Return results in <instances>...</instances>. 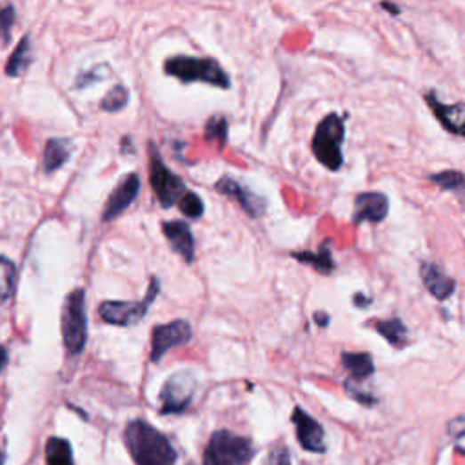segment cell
<instances>
[{
	"label": "cell",
	"mask_w": 465,
	"mask_h": 465,
	"mask_svg": "<svg viewBox=\"0 0 465 465\" xmlns=\"http://www.w3.org/2000/svg\"><path fill=\"white\" fill-rule=\"evenodd\" d=\"M226 139H228V120L222 115L211 116L205 124V140L219 142L220 146H224Z\"/></svg>",
	"instance_id": "25"
},
{
	"label": "cell",
	"mask_w": 465,
	"mask_h": 465,
	"mask_svg": "<svg viewBox=\"0 0 465 465\" xmlns=\"http://www.w3.org/2000/svg\"><path fill=\"white\" fill-rule=\"evenodd\" d=\"M3 463H4V453L0 451V465H3Z\"/></svg>",
	"instance_id": "34"
},
{
	"label": "cell",
	"mask_w": 465,
	"mask_h": 465,
	"mask_svg": "<svg viewBox=\"0 0 465 465\" xmlns=\"http://www.w3.org/2000/svg\"><path fill=\"white\" fill-rule=\"evenodd\" d=\"M266 465H291V456H289V451L285 447H275L268 460H266Z\"/></svg>",
	"instance_id": "30"
},
{
	"label": "cell",
	"mask_w": 465,
	"mask_h": 465,
	"mask_svg": "<svg viewBox=\"0 0 465 465\" xmlns=\"http://www.w3.org/2000/svg\"><path fill=\"white\" fill-rule=\"evenodd\" d=\"M382 6H384L386 10H389L391 13H395V15H398V13H400V10H398L397 6H391V4H382Z\"/></svg>",
	"instance_id": "33"
},
{
	"label": "cell",
	"mask_w": 465,
	"mask_h": 465,
	"mask_svg": "<svg viewBox=\"0 0 465 465\" xmlns=\"http://www.w3.org/2000/svg\"><path fill=\"white\" fill-rule=\"evenodd\" d=\"M46 465H75L73 451L68 440L64 438H50L46 444Z\"/></svg>",
	"instance_id": "21"
},
{
	"label": "cell",
	"mask_w": 465,
	"mask_h": 465,
	"mask_svg": "<svg viewBox=\"0 0 465 465\" xmlns=\"http://www.w3.org/2000/svg\"><path fill=\"white\" fill-rule=\"evenodd\" d=\"M342 364L351 373L353 382H362L374 373V362L369 353H344Z\"/></svg>",
	"instance_id": "19"
},
{
	"label": "cell",
	"mask_w": 465,
	"mask_h": 465,
	"mask_svg": "<svg viewBox=\"0 0 465 465\" xmlns=\"http://www.w3.org/2000/svg\"><path fill=\"white\" fill-rule=\"evenodd\" d=\"M293 424H294V428H297V438L306 451H309V453L325 451L324 428L311 414H308L304 409L297 407L293 413Z\"/></svg>",
	"instance_id": "12"
},
{
	"label": "cell",
	"mask_w": 465,
	"mask_h": 465,
	"mask_svg": "<svg viewBox=\"0 0 465 465\" xmlns=\"http://www.w3.org/2000/svg\"><path fill=\"white\" fill-rule=\"evenodd\" d=\"M196 391V380L189 371H180L173 374L164 384L160 391V402H162V414H172V413H184Z\"/></svg>",
	"instance_id": "8"
},
{
	"label": "cell",
	"mask_w": 465,
	"mask_h": 465,
	"mask_svg": "<svg viewBox=\"0 0 465 465\" xmlns=\"http://www.w3.org/2000/svg\"><path fill=\"white\" fill-rule=\"evenodd\" d=\"M426 100H428L429 108L433 109L435 116L442 122V125L447 132H451L453 135H458V137L463 133V104L461 102L453 104V106L442 104L435 92L428 93Z\"/></svg>",
	"instance_id": "16"
},
{
	"label": "cell",
	"mask_w": 465,
	"mask_h": 465,
	"mask_svg": "<svg viewBox=\"0 0 465 465\" xmlns=\"http://www.w3.org/2000/svg\"><path fill=\"white\" fill-rule=\"evenodd\" d=\"M6 364H8V351H6V348L0 346V373L4 371Z\"/></svg>",
	"instance_id": "31"
},
{
	"label": "cell",
	"mask_w": 465,
	"mask_h": 465,
	"mask_svg": "<svg viewBox=\"0 0 465 465\" xmlns=\"http://www.w3.org/2000/svg\"><path fill=\"white\" fill-rule=\"evenodd\" d=\"M69 153H71L69 140H64V139L48 140L46 149H44L46 173H53V172H57L59 167H62L66 164V160L69 158Z\"/></svg>",
	"instance_id": "18"
},
{
	"label": "cell",
	"mask_w": 465,
	"mask_h": 465,
	"mask_svg": "<svg viewBox=\"0 0 465 465\" xmlns=\"http://www.w3.org/2000/svg\"><path fill=\"white\" fill-rule=\"evenodd\" d=\"M388 213H389V200L384 193H378V191L360 193L355 200L353 222L355 224H362V222L378 224L388 217Z\"/></svg>",
	"instance_id": "11"
},
{
	"label": "cell",
	"mask_w": 465,
	"mask_h": 465,
	"mask_svg": "<svg viewBox=\"0 0 465 465\" xmlns=\"http://www.w3.org/2000/svg\"><path fill=\"white\" fill-rule=\"evenodd\" d=\"M253 449L247 438L229 431H219L209 440L204 465H240L251 460Z\"/></svg>",
	"instance_id": "7"
},
{
	"label": "cell",
	"mask_w": 465,
	"mask_h": 465,
	"mask_svg": "<svg viewBox=\"0 0 465 465\" xmlns=\"http://www.w3.org/2000/svg\"><path fill=\"white\" fill-rule=\"evenodd\" d=\"M191 338L193 327L188 320H173L156 325L151 333V360L160 362L169 349L188 344Z\"/></svg>",
	"instance_id": "9"
},
{
	"label": "cell",
	"mask_w": 465,
	"mask_h": 465,
	"mask_svg": "<svg viewBox=\"0 0 465 465\" xmlns=\"http://www.w3.org/2000/svg\"><path fill=\"white\" fill-rule=\"evenodd\" d=\"M164 71L169 76H175L182 82H205L211 86H217L220 90H229L231 78L224 71V68L211 57H186L177 55L169 57L164 64Z\"/></svg>",
	"instance_id": "2"
},
{
	"label": "cell",
	"mask_w": 465,
	"mask_h": 465,
	"mask_svg": "<svg viewBox=\"0 0 465 465\" xmlns=\"http://www.w3.org/2000/svg\"><path fill=\"white\" fill-rule=\"evenodd\" d=\"M215 188H217L219 193L235 198L251 219H259V217L264 213V209H266L264 200H262L259 195L249 191L247 188H244V186H242L240 182H237L235 179L224 175V177L215 184Z\"/></svg>",
	"instance_id": "13"
},
{
	"label": "cell",
	"mask_w": 465,
	"mask_h": 465,
	"mask_svg": "<svg viewBox=\"0 0 465 465\" xmlns=\"http://www.w3.org/2000/svg\"><path fill=\"white\" fill-rule=\"evenodd\" d=\"M293 257L301 261L302 264H308V266H313L317 271L324 273V275H329L333 269H334V261L331 257V249L325 245H322L317 253H311V251H304V253H293Z\"/></svg>",
	"instance_id": "20"
},
{
	"label": "cell",
	"mask_w": 465,
	"mask_h": 465,
	"mask_svg": "<svg viewBox=\"0 0 465 465\" xmlns=\"http://www.w3.org/2000/svg\"><path fill=\"white\" fill-rule=\"evenodd\" d=\"M346 139V116L329 113L313 137V155L329 172H338L344 164L342 144Z\"/></svg>",
	"instance_id": "3"
},
{
	"label": "cell",
	"mask_w": 465,
	"mask_h": 465,
	"mask_svg": "<svg viewBox=\"0 0 465 465\" xmlns=\"http://www.w3.org/2000/svg\"><path fill=\"white\" fill-rule=\"evenodd\" d=\"M158 293H160V280L156 277H153L149 282V289L142 301H139V302L108 301V302L100 304L99 315L106 324H111V325L128 327V325L139 324L148 315L149 306L155 302Z\"/></svg>",
	"instance_id": "5"
},
{
	"label": "cell",
	"mask_w": 465,
	"mask_h": 465,
	"mask_svg": "<svg viewBox=\"0 0 465 465\" xmlns=\"http://www.w3.org/2000/svg\"><path fill=\"white\" fill-rule=\"evenodd\" d=\"M315 320H317L318 325L325 327L329 324V315L327 313H315Z\"/></svg>",
	"instance_id": "32"
},
{
	"label": "cell",
	"mask_w": 465,
	"mask_h": 465,
	"mask_svg": "<svg viewBox=\"0 0 465 465\" xmlns=\"http://www.w3.org/2000/svg\"><path fill=\"white\" fill-rule=\"evenodd\" d=\"M125 447L137 465H175L177 453L158 429L144 420H133L124 433Z\"/></svg>",
	"instance_id": "1"
},
{
	"label": "cell",
	"mask_w": 465,
	"mask_h": 465,
	"mask_svg": "<svg viewBox=\"0 0 465 465\" xmlns=\"http://www.w3.org/2000/svg\"><path fill=\"white\" fill-rule=\"evenodd\" d=\"M162 229L167 242L172 244V249L179 253L188 264H191L195 261V238L189 224L182 220H172V222H164Z\"/></svg>",
	"instance_id": "14"
},
{
	"label": "cell",
	"mask_w": 465,
	"mask_h": 465,
	"mask_svg": "<svg viewBox=\"0 0 465 465\" xmlns=\"http://www.w3.org/2000/svg\"><path fill=\"white\" fill-rule=\"evenodd\" d=\"M179 207L182 211V215H186L188 219H200L204 215V202L200 200V196L193 191H188L180 202Z\"/></svg>",
	"instance_id": "27"
},
{
	"label": "cell",
	"mask_w": 465,
	"mask_h": 465,
	"mask_svg": "<svg viewBox=\"0 0 465 465\" xmlns=\"http://www.w3.org/2000/svg\"><path fill=\"white\" fill-rule=\"evenodd\" d=\"M15 285H17L15 264L6 257H0V304L8 302L13 297Z\"/></svg>",
	"instance_id": "22"
},
{
	"label": "cell",
	"mask_w": 465,
	"mask_h": 465,
	"mask_svg": "<svg viewBox=\"0 0 465 465\" xmlns=\"http://www.w3.org/2000/svg\"><path fill=\"white\" fill-rule=\"evenodd\" d=\"M29 64H31V44H29V36H24L17 50L13 52L10 62L6 64V73L10 76H19L28 69Z\"/></svg>",
	"instance_id": "23"
},
{
	"label": "cell",
	"mask_w": 465,
	"mask_h": 465,
	"mask_svg": "<svg viewBox=\"0 0 465 465\" xmlns=\"http://www.w3.org/2000/svg\"><path fill=\"white\" fill-rule=\"evenodd\" d=\"M62 341L69 355H80L88 342L86 293L75 289L68 294L62 309Z\"/></svg>",
	"instance_id": "4"
},
{
	"label": "cell",
	"mask_w": 465,
	"mask_h": 465,
	"mask_svg": "<svg viewBox=\"0 0 465 465\" xmlns=\"http://www.w3.org/2000/svg\"><path fill=\"white\" fill-rule=\"evenodd\" d=\"M420 277L424 280V285L428 291L438 301H447L456 289L454 278L447 277L438 266L431 262H421L420 264Z\"/></svg>",
	"instance_id": "15"
},
{
	"label": "cell",
	"mask_w": 465,
	"mask_h": 465,
	"mask_svg": "<svg viewBox=\"0 0 465 465\" xmlns=\"http://www.w3.org/2000/svg\"><path fill=\"white\" fill-rule=\"evenodd\" d=\"M431 182L440 186L444 191H461L463 188V175L460 172H442L433 173L428 177Z\"/></svg>",
	"instance_id": "26"
},
{
	"label": "cell",
	"mask_w": 465,
	"mask_h": 465,
	"mask_svg": "<svg viewBox=\"0 0 465 465\" xmlns=\"http://www.w3.org/2000/svg\"><path fill=\"white\" fill-rule=\"evenodd\" d=\"M13 22H15V8L4 6L0 10V42H3V44H8L12 38Z\"/></svg>",
	"instance_id": "28"
},
{
	"label": "cell",
	"mask_w": 465,
	"mask_h": 465,
	"mask_svg": "<svg viewBox=\"0 0 465 465\" xmlns=\"http://www.w3.org/2000/svg\"><path fill=\"white\" fill-rule=\"evenodd\" d=\"M149 151H151L149 182H151L153 193H155L156 200L160 202V205L164 209H169V207H173L175 204H179L180 198L188 193L186 184L182 182V179L179 175H175L172 169H169L164 164L155 144H151Z\"/></svg>",
	"instance_id": "6"
},
{
	"label": "cell",
	"mask_w": 465,
	"mask_h": 465,
	"mask_svg": "<svg viewBox=\"0 0 465 465\" xmlns=\"http://www.w3.org/2000/svg\"><path fill=\"white\" fill-rule=\"evenodd\" d=\"M139 193H140V177L137 173H128L108 198V204L102 211V220L111 222L116 217H120L124 211L137 200Z\"/></svg>",
	"instance_id": "10"
},
{
	"label": "cell",
	"mask_w": 465,
	"mask_h": 465,
	"mask_svg": "<svg viewBox=\"0 0 465 465\" xmlns=\"http://www.w3.org/2000/svg\"><path fill=\"white\" fill-rule=\"evenodd\" d=\"M373 327L382 334L386 341L402 349L407 344V327L404 325V322L400 318H388V320H374Z\"/></svg>",
	"instance_id": "17"
},
{
	"label": "cell",
	"mask_w": 465,
	"mask_h": 465,
	"mask_svg": "<svg viewBox=\"0 0 465 465\" xmlns=\"http://www.w3.org/2000/svg\"><path fill=\"white\" fill-rule=\"evenodd\" d=\"M346 389H348V395H351V397H353L357 402H360V404L373 405V404L376 402L374 397H371L369 393H365V391H362L360 388H357L353 380H348V382H346Z\"/></svg>",
	"instance_id": "29"
},
{
	"label": "cell",
	"mask_w": 465,
	"mask_h": 465,
	"mask_svg": "<svg viewBox=\"0 0 465 465\" xmlns=\"http://www.w3.org/2000/svg\"><path fill=\"white\" fill-rule=\"evenodd\" d=\"M128 100H130L128 88L122 86V84H118V86L109 90V93L102 99L100 108L104 111H108V113H116V111H120V109H124L125 106H128Z\"/></svg>",
	"instance_id": "24"
}]
</instances>
